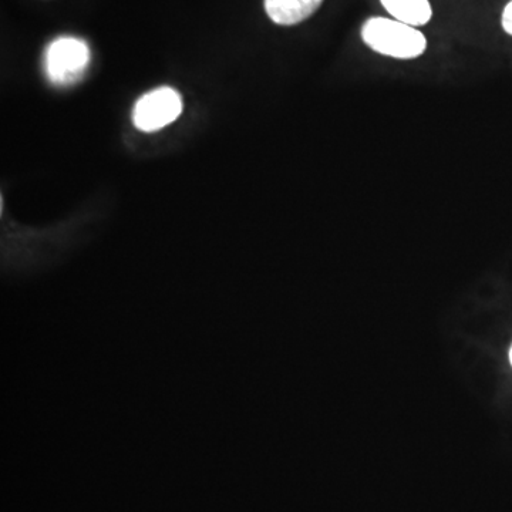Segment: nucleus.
Segmentation results:
<instances>
[{
	"mask_svg": "<svg viewBox=\"0 0 512 512\" xmlns=\"http://www.w3.org/2000/svg\"><path fill=\"white\" fill-rule=\"evenodd\" d=\"M362 39L373 52L393 59H417L427 49L426 36L420 30L396 19H367Z\"/></svg>",
	"mask_w": 512,
	"mask_h": 512,
	"instance_id": "1",
	"label": "nucleus"
},
{
	"mask_svg": "<svg viewBox=\"0 0 512 512\" xmlns=\"http://www.w3.org/2000/svg\"><path fill=\"white\" fill-rule=\"evenodd\" d=\"M183 113V99L177 90L171 87H160L153 92L144 94L134 107V126L138 130H161L173 123Z\"/></svg>",
	"mask_w": 512,
	"mask_h": 512,
	"instance_id": "2",
	"label": "nucleus"
},
{
	"mask_svg": "<svg viewBox=\"0 0 512 512\" xmlns=\"http://www.w3.org/2000/svg\"><path fill=\"white\" fill-rule=\"evenodd\" d=\"M90 60L89 46L76 37H59L46 52V69L56 83L73 82Z\"/></svg>",
	"mask_w": 512,
	"mask_h": 512,
	"instance_id": "3",
	"label": "nucleus"
},
{
	"mask_svg": "<svg viewBox=\"0 0 512 512\" xmlns=\"http://www.w3.org/2000/svg\"><path fill=\"white\" fill-rule=\"evenodd\" d=\"M323 0H265V12L276 25L293 26L311 18Z\"/></svg>",
	"mask_w": 512,
	"mask_h": 512,
	"instance_id": "4",
	"label": "nucleus"
},
{
	"mask_svg": "<svg viewBox=\"0 0 512 512\" xmlns=\"http://www.w3.org/2000/svg\"><path fill=\"white\" fill-rule=\"evenodd\" d=\"M380 3L393 19L414 28L427 25L433 18V9L429 0H380Z\"/></svg>",
	"mask_w": 512,
	"mask_h": 512,
	"instance_id": "5",
	"label": "nucleus"
},
{
	"mask_svg": "<svg viewBox=\"0 0 512 512\" xmlns=\"http://www.w3.org/2000/svg\"><path fill=\"white\" fill-rule=\"evenodd\" d=\"M503 28L508 35L512 36V0L505 6L503 13Z\"/></svg>",
	"mask_w": 512,
	"mask_h": 512,
	"instance_id": "6",
	"label": "nucleus"
},
{
	"mask_svg": "<svg viewBox=\"0 0 512 512\" xmlns=\"http://www.w3.org/2000/svg\"><path fill=\"white\" fill-rule=\"evenodd\" d=\"M510 362H511V365H512V348L510 350Z\"/></svg>",
	"mask_w": 512,
	"mask_h": 512,
	"instance_id": "7",
	"label": "nucleus"
}]
</instances>
